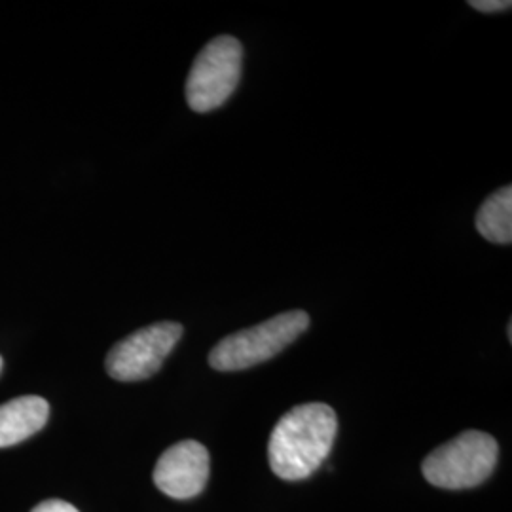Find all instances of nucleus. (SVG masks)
<instances>
[{
  "mask_svg": "<svg viewBox=\"0 0 512 512\" xmlns=\"http://www.w3.org/2000/svg\"><path fill=\"white\" fill-rule=\"evenodd\" d=\"M338 418L329 404L306 403L289 410L272 431L268 461L274 475L287 482L306 480L329 458Z\"/></svg>",
  "mask_w": 512,
  "mask_h": 512,
  "instance_id": "obj_1",
  "label": "nucleus"
},
{
  "mask_svg": "<svg viewBox=\"0 0 512 512\" xmlns=\"http://www.w3.org/2000/svg\"><path fill=\"white\" fill-rule=\"evenodd\" d=\"M308 327L310 315L306 311L279 313L256 327L239 330L220 340L209 353V365L219 372H238L266 363L289 348Z\"/></svg>",
  "mask_w": 512,
  "mask_h": 512,
  "instance_id": "obj_2",
  "label": "nucleus"
},
{
  "mask_svg": "<svg viewBox=\"0 0 512 512\" xmlns=\"http://www.w3.org/2000/svg\"><path fill=\"white\" fill-rule=\"evenodd\" d=\"M497 440L482 431H465L423 459L421 471L429 484L442 490H467L494 473Z\"/></svg>",
  "mask_w": 512,
  "mask_h": 512,
  "instance_id": "obj_3",
  "label": "nucleus"
},
{
  "mask_svg": "<svg viewBox=\"0 0 512 512\" xmlns=\"http://www.w3.org/2000/svg\"><path fill=\"white\" fill-rule=\"evenodd\" d=\"M243 48L238 38H213L196 57L188 80L186 101L194 112L219 109L236 92L241 78Z\"/></svg>",
  "mask_w": 512,
  "mask_h": 512,
  "instance_id": "obj_4",
  "label": "nucleus"
},
{
  "mask_svg": "<svg viewBox=\"0 0 512 512\" xmlns=\"http://www.w3.org/2000/svg\"><path fill=\"white\" fill-rule=\"evenodd\" d=\"M181 336L183 325L171 321L156 323L129 334L107 355L105 366L110 378L118 382H141L154 376Z\"/></svg>",
  "mask_w": 512,
  "mask_h": 512,
  "instance_id": "obj_5",
  "label": "nucleus"
},
{
  "mask_svg": "<svg viewBox=\"0 0 512 512\" xmlns=\"http://www.w3.org/2000/svg\"><path fill=\"white\" fill-rule=\"evenodd\" d=\"M211 473V458L198 440H183L167 448L154 467L156 488L173 499L202 494Z\"/></svg>",
  "mask_w": 512,
  "mask_h": 512,
  "instance_id": "obj_6",
  "label": "nucleus"
},
{
  "mask_svg": "<svg viewBox=\"0 0 512 512\" xmlns=\"http://www.w3.org/2000/svg\"><path fill=\"white\" fill-rule=\"evenodd\" d=\"M50 404L42 397L27 395L0 406V448L31 439L48 423Z\"/></svg>",
  "mask_w": 512,
  "mask_h": 512,
  "instance_id": "obj_7",
  "label": "nucleus"
},
{
  "mask_svg": "<svg viewBox=\"0 0 512 512\" xmlns=\"http://www.w3.org/2000/svg\"><path fill=\"white\" fill-rule=\"evenodd\" d=\"M476 230L480 236L497 245H511L512 186H503L486 198L476 215Z\"/></svg>",
  "mask_w": 512,
  "mask_h": 512,
  "instance_id": "obj_8",
  "label": "nucleus"
},
{
  "mask_svg": "<svg viewBox=\"0 0 512 512\" xmlns=\"http://www.w3.org/2000/svg\"><path fill=\"white\" fill-rule=\"evenodd\" d=\"M469 4L478 12H484V14L505 12V10H511L512 6L509 0H471Z\"/></svg>",
  "mask_w": 512,
  "mask_h": 512,
  "instance_id": "obj_9",
  "label": "nucleus"
},
{
  "mask_svg": "<svg viewBox=\"0 0 512 512\" xmlns=\"http://www.w3.org/2000/svg\"><path fill=\"white\" fill-rule=\"evenodd\" d=\"M31 512H80L76 507H73L71 503L67 501H61V499H48V501H42L40 505H37Z\"/></svg>",
  "mask_w": 512,
  "mask_h": 512,
  "instance_id": "obj_10",
  "label": "nucleus"
},
{
  "mask_svg": "<svg viewBox=\"0 0 512 512\" xmlns=\"http://www.w3.org/2000/svg\"><path fill=\"white\" fill-rule=\"evenodd\" d=\"M507 334H509V340H512V323H509V329H507Z\"/></svg>",
  "mask_w": 512,
  "mask_h": 512,
  "instance_id": "obj_11",
  "label": "nucleus"
},
{
  "mask_svg": "<svg viewBox=\"0 0 512 512\" xmlns=\"http://www.w3.org/2000/svg\"><path fill=\"white\" fill-rule=\"evenodd\" d=\"M0 370H2V357H0Z\"/></svg>",
  "mask_w": 512,
  "mask_h": 512,
  "instance_id": "obj_12",
  "label": "nucleus"
}]
</instances>
